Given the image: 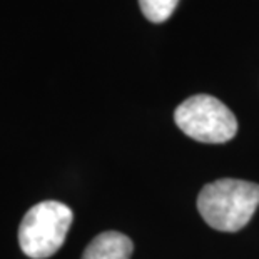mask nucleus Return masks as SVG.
<instances>
[{
    "label": "nucleus",
    "mask_w": 259,
    "mask_h": 259,
    "mask_svg": "<svg viewBox=\"0 0 259 259\" xmlns=\"http://www.w3.org/2000/svg\"><path fill=\"white\" fill-rule=\"evenodd\" d=\"M259 206V184L241 179H218L197 196V209L211 228L238 233L251 221Z\"/></svg>",
    "instance_id": "nucleus-1"
},
{
    "label": "nucleus",
    "mask_w": 259,
    "mask_h": 259,
    "mask_svg": "<svg viewBox=\"0 0 259 259\" xmlns=\"http://www.w3.org/2000/svg\"><path fill=\"white\" fill-rule=\"evenodd\" d=\"M74 214L57 201H44L30 207L19 228V244L30 259H47L62 247Z\"/></svg>",
    "instance_id": "nucleus-2"
},
{
    "label": "nucleus",
    "mask_w": 259,
    "mask_h": 259,
    "mask_svg": "<svg viewBox=\"0 0 259 259\" xmlns=\"http://www.w3.org/2000/svg\"><path fill=\"white\" fill-rule=\"evenodd\" d=\"M174 120L186 136L206 144H223L238 132V120L233 111L219 99L206 94L186 99L176 109Z\"/></svg>",
    "instance_id": "nucleus-3"
},
{
    "label": "nucleus",
    "mask_w": 259,
    "mask_h": 259,
    "mask_svg": "<svg viewBox=\"0 0 259 259\" xmlns=\"http://www.w3.org/2000/svg\"><path fill=\"white\" fill-rule=\"evenodd\" d=\"M132 249L131 238L117 231H106L89 242L82 259H131Z\"/></svg>",
    "instance_id": "nucleus-4"
},
{
    "label": "nucleus",
    "mask_w": 259,
    "mask_h": 259,
    "mask_svg": "<svg viewBox=\"0 0 259 259\" xmlns=\"http://www.w3.org/2000/svg\"><path fill=\"white\" fill-rule=\"evenodd\" d=\"M179 0H139L141 10L147 20L154 24L166 22L174 14Z\"/></svg>",
    "instance_id": "nucleus-5"
}]
</instances>
